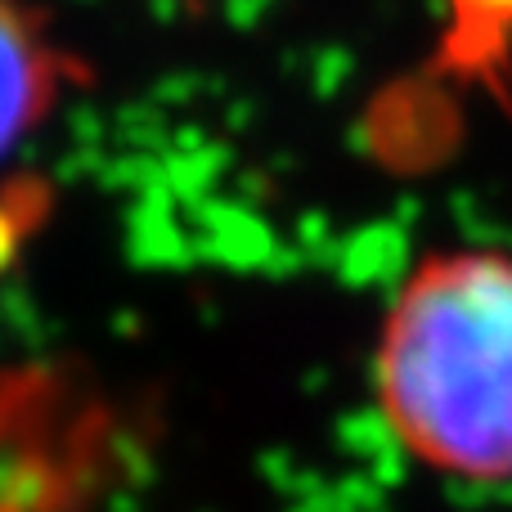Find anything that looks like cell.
<instances>
[{"label":"cell","instance_id":"3","mask_svg":"<svg viewBox=\"0 0 512 512\" xmlns=\"http://www.w3.org/2000/svg\"><path fill=\"white\" fill-rule=\"evenodd\" d=\"M445 9V68L486 86L495 99L512 95V0H445Z\"/></svg>","mask_w":512,"mask_h":512},{"label":"cell","instance_id":"1","mask_svg":"<svg viewBox=\"0 0 512 512\" xmlns=\"http://www.w3.org/2000/svg\"><path fill=\"white\" fill-rule=\"evenodd\" d=\"M378 400L427 468L512 477V256L436 252L400 283L378 337Z\"/></svg>","mask_w":512,"mask_h":512},{"label":"cell","instance_id":"2","mask_svg":"<svg viewBox=\"0 0 512 512\" xmlns=\"http://www.w3.org/2000/svg\"><path fill=\"white\" fill-rule=\"evenodd\" d=\"M72 59L54 45L32 0H0V162L54 113Z\"/></svg>","mask_w":512,"mask_h":512}]
</instances>
